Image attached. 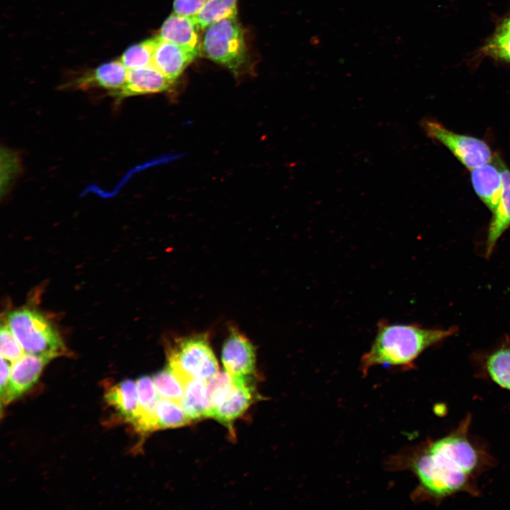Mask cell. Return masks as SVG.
<instances>
[{"mask_svg": "<svg viewBox=\"0 0 510 510\" xmlns=\"http://www.w3.org/2000/svg\"><path fill=\"white\" fill-rule=\"evenodd\" d=\"M222 361L232 377L249 378L255 370L254 346L244 335L232 329L223 344Z\"/></svg>", "mask_w": 510, "mask_h": 510, "instance_id": "ba28073f", "label": "cell"}, {"mask_svg": "<svg viewBox=\"0 0 510 510\" xmlns=\"http://www.w3.org/2000/svg\"><path fill=\"white\" fill-rule=\"evenodd\" d=\"M198 55L194 51L159 37L152 64L174 81Z\"/></svg>", "mask_w": 510, "mask_h": 510, "instance_id": "30bf717a", "label": "cell"}, {"mask_svg": "<svg viewBox=\"0 0 510 510\" xmlns=\"http://www.w3.org/2000/svg\"><path fill=\"white\" fill-rule=\"evenodd\" d=\"M481 52L494 60L510 62V31L497 28Z\"/></svg>", "mask_w": 510, "mask_h": 510, "instance_id": "cb8c5ba5", "label": "cell"}, {"mask_svg": "<svg viewBox=\"0 0 510 510\" xmlns=\"http://www.w3.org/2000/svg\"><path fill=\"white\" fill-rule=\"evenodd\" d=\"M468 414L448 434L415 448L407 460L418 480L412 498L440 504L459 493L477 496V480L494 464L486 445L470 432Z\"/></svg>", "mask_w": 510, "mask_h": 510, "instance_id": "6da1fadb", "label": "cell"}, {"mask_svg": "<svg viewBox=\"0 0 510 510\" xmlns=\"http://www.w3.org/2000/svg\"><path fill=\"white\" fill-rule=\"evenodd\" d=\"M7 323L26 353L56 358L65 352L60 334L40 312L18 309L8 314Z\"/></svg>", "mask_w": 510, "mask_h": 510, "instance_id": "3957f363", "label": "cell"}, {"mask_svg": "<svg viewBox=\"0 0 510 510\" xmlns=\"http://www.w3.org/2000/svg\"><path fill=\"white\" fill-rule=\"evenodd\" d=\"M198 30L194 18L173 13L163 23L158 36L199 54Z\"/></svg>", "mask_w": 510, "mask_h": 510, "instance_id": "2e32d148", "label": "cell"}, {"mask_svg": "<svg viewBox=\"0 0 510 510\" xmlns=\"http://www.w3.org/2000/svg\"><path fill=\"white\" fill-rule=\"evenodd\" d=\"M470 178L475 193L493 212L499 205L502 193V178L497 156L491 162L472 169Z\"/></svg>", "mask_w": 510, "mask_h": 510, "instance_id": "5bb4252c", "label": "cell"}, {"mask_svg": "<svg viewBox=\"0 0 510 510\" xmlns=\"http://www.w3.org/2000/svg\"><path fill=\"white\" fill-rule=\"evenodd\" d=\"M174 82L151 64L128 69L125 85L113 95L122 99L130 96L161 93L169 90Z\"/></svg>", "mask_w": 510, "mask_h": 510, "instance_id": "8fae6325", "label": "cell"}, {"mask_svg": "<svg viewBox=\"0 0 510 510\" xmlns=\"http://www.w3.org/2000/svg\"><path fill=\"white\" fill-rule=\"evenodd\" d=\"M11 363L8 361L4 359V358H1V395L4 392L9 378H10V373H11Z\"/></svg>", "mask_w": 510, "mask_h": 510, "instance_id": "4316f807", "label": "cell"}, {"mask_svg": "<svg viewBox=\"0 0 510 510\" xmlns=\"http://www.w3.org/2000/svg\"><path fill=\"white\" fill-rule=\"evenodd\" d=\"M207 0H174V13L195 18L200 11Z\"/></svg>", "mask_w": 510, "mask_h": 510, "instance_id": "484cf974", "label": "cell"}, {"mask_svg": "<svg viewBox=\"0 0 510 510\" xmlns=\"http://www.w3.org/2000/svg\"><path fill=\"white\" fill-rule=\"evenodd\" d=\"M54 358L45 355L24 353L11 364L10 378L1 402L7 404L21 397L37 382L45 366Z\"/></svg>", "mask_w": 510, "mask_h": 510, "instance_id": "52a82bcc", "label": "cell"}, {"mask_svg": "<svg viewBox=\"0 0 510 510\" xmlns=\"http://www.w3.org/2000/svg\"><path fill=\"white\" fill-rule=\"evenodd\" d=\"M233 378L232 385L215 404L210 414V417L230 429L232 422L249 407L254 392L249 378Z\"/></svg>", "mask_w": 510, "mask_h": 510, "instance_id": "9c48e42d", "label": "cell"}, {"mask_svg": "<svg viewBox=\"0 0 510 510\" xmlns=\"http://www.w3.org/2000/svg\"><path fill=\"white\" fill-rule=\"evenodd\" d=\"M157 419L158 429L181 426L192 420L182 404L161 398L157 403Z\"/></svg>", "mask_w": 510, "mask_h": 510, "instance_id": "44dd1931", "label": "cell"}, {"mask_svg": "<svg viewBox=\"0 0 510 510\" xmlns=\"http://www.w3.org/2000/svg\"><path fill=\"white\" fill-rule=\"evenodd\" d=\"M497 160L502 178V193L487 232L484 247L487 258L491 256L502 234L510 228V169L497 156Z\"/></svg>", "mask_w": 510, "mask_h": 510, "instance_id": "4fadbf2b", "label": "cell"}, {"mask_svg": "<svg viewBox=\"0 0 510 510\" xmlns=\"http://www.w3.org/2000/svg\"><path fill=\"white\" fill-rule=\"evenodd\" d=\"M499 28L503 30L510 31V16L504 19L499 26Z\"/></svg>", "mask_w": 510, "mask_h": 510, "instance_id": "83f0119b", "label": "cell"}, {"mask_svg": "<svg viewBox=\"0 0 510 510\" xmlns=\"http://www.w3.org/2000/svg\"><path fill=\"white\" fill-rule=\"evenodd\" d=\"M105 398L125 421L131 424L133 423L138 407L136 381L125 380L112 386L107 391Z\"/></svg>", "mask_w": 510, "mask_h": 510, "instance_id": "ac0fdd59", "label": "cell"}, {"mask_svg": "<svg viewBox=\"0 0 510 510\" xmlns=\"http://www.w3.org/2000/svg\"><path fill=\"white\" fill-rule=\"evenodd\" d=\"M138 407L132 425L138 432L147 434L158 429L157 407L159 396L155 390L152 378H140L137 381Z\"/></svg>", "mask_w": 510, "mask_h": 510, "instance_id": "e0dca14e", "label": "cell"}, {"mask_svg": "<svg viewBox=\"0 0 510 510\" xmlns=\"http://www.w3.org/2000/svg\"><path fill=\"white\" fill-rule=\"evenodd\" d=\"M152 381L159 398L182 404L184 386L169 368L154 375Z\"/></svg>", "mask_w": 510, "mask_h": 510, "instance_id": "603a6c76", "label": "cell"}, {"mask_svg": "<svg viewBox=\"0 0 510 510\" xmlns=\"http://www.w3.org/2000/svg\"><path fill=\"white\" fill-rule=\"evenodd\" d=\"M128 72L120 59L113 60L79 78L74 85L79 89L101 88L114 94L125 85Z\"/></svg>", "mask_w": 510, "mask_h": 510, "instance_id": "9a60e30c", "label": "cell"}, {"mask_svg": "<svg viewBox=\"0 0 510 510\" xmlns=\"http://www.w3.org/2000/svg\"><path fill=\"white\" fill-rule=\"evenodd\" d=\"M1 357L11 363L21 358L25 352L11 330L8 323L2 324L0 330Z\"/></svg>", "mask_w": 510, "mask_h": 510, "instance_id": "d4e9b609", "label": "cell"}, {"mask_svg": "<svg viewBox=\"0 0 510 510\" xmlns=\"http://www.w3.org/2000/svg\"><path fill=\"white\" fill-rule=\"evenodd\" d=\"M237 0H207L194 18L198 28L205 30L221 20L237 18Z\"/></svg>", "mask_w": 510, "mask_h": 510, "instance_id": "ffe728a7", "label": "cell"}, {"mask_svg": "<svg viewBox=\"0 0 510 510\" xmlns=\"http://www.w3.org/2000/svg\"><path fill=\"white\" fill-rule=\"evenodd\" d=\"M205 30L201 45L204 55L233 71L238 69L244 63L246 46L237 18L221 20Z\"/></svg>", "mask_w": 510, "mask_h": 510, "instance_id": "5b68a950", "label": "cell"}, {"mask_svg": "<svg viewBox=\"0 0 510 510\" xmlns=\"http://www.w3.org/2000/svg\"><path fill=\"white\" fill-rule=\"evenodd\" d=\"M478 374L510 391V344L503 342L475 358Z\"/></svg>", "mask_w": 510, "mask_h": 510, "instance_id": "7c38bea8", "label": "cell"}, {"mask_svg": "<svg viewBox=\"0 0 510 510\" xmlns=\"http://www.w3.org/2000/svg\"><path fill=\"white\" fill-rule=\"evenodd\" d=\"M169 368L184 385L191 380H207L218 373L208 337L203 334L176 339L168 350Z\"/></svg>", "mask_w": 510, "mask_h": 510, "instance_id": "277c9868", "label": "cell"}, {"mask_svg": "<svg viewBox=\"0 0 510 510\" xmlns=\"http://www.w3.org/2000/svg\"><path fill=\"white\" fill-rule=\"evenodd\" d=\"M421 127L427 137L445 146L470 171L495 158L490 146L482 139L453 132L431 118L423 119Z\"/></svg>", "mask_w": 510, "mask_h": 510, "instance_id": "8992f818", "label": "cell"}, {"mask_svg": "<svg viewBox=\"0 0 510 510\" xmlns=\"http://www.w3.org/2000/svg\"><path fill=\"white\" fill-rule=\"evenodd\" d=\"M455 327L426 328L418 324H393L380 319L369 350L361 360L363 375L378 365L413 368L415 360L427 348L454 335Z\"/></svg>", "mask_w": 510, "mask_h": 510, "instance_id": "7a4b0ae2", "label": "cell"}, {"mask_svg": "<svg viewBox=\"0 0 510 510\" xmlns=\"http://www.w3.org/2000/svg\"><path fill=\"white\" fill-rule=\"evenodd\" d=\"M158 40L159 36H156L130 46L123 53L120 60L128 69L151 65Z\"/></svg>", "mask_w": 510, "mask_h": 510, "instance_id": "7402d4cb", "label": "cell"}, {"mask_svg": "<svg viewBox=\"0 0 510 510\" xmlns=\"http://www.w3.org/2000/svg\"><path fill=\"white\" fill-rule=\"evenodd\" d=\"M206 380L193 379L184 385L182 406L193 419L210 417V409L205 396Z\"/></svg>", "mask_w": 510, "mask_h": 510, "instance_id": "d6986e66", "label": "cell"}]
</instances>
